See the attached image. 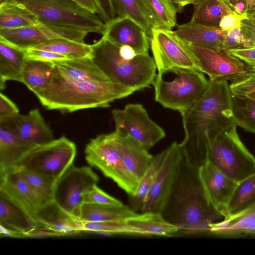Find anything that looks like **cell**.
Masks as SVG:
<instances>
[{
  "instance_id": "cell-31",
  "label": "cell",
  "mask_w": 255,
  "mask_h": 255,
  "mask_svg": "<svg viewBox=\"0 0 255 255\" xmlns=\"http://www.w3.org/2000/svg\"><path fill=\"white\" fill-rule=\"evenodd\" d=\"M39 22L26 8L9 0H0V29H16Z\"/></svg>"
},
{
  "instance_id": "cell-30",
  "label": "cell",
  "mask_w": 255,
  "mask_h": 255,
  "mask_svg": "<svg viewBox=\"0 0 255 255\" xmlns=\"http://www.w3.org/2000/svg\"><path fill=\"white\" fill-rule=\"evenodd\" d=\"M54 71L55 67L51 62L27 58L22 72V83L35 94L50 85Z\"/></svg>"
},
{
  "instance_id": "cell-60",
  "label": "cell",
  "mask_w": 255,
  "mask_h": 255,
  "mask_svg": "<svg viewBox=\"0 0 255 255\" xmlns=\"http://www.w3.org/2000/svg\"><path fill=\"white\" fill-rule=\"evenodd\" d=\"M235 0V3L238 1H242L245 3L244 0Z\"/></svg>"
},
{
  "instance_id": "cell-57",
  "label": "cell",
  "mask_w": 255,
  "mask_h": 255,
  "mask_svg": "<svg viewBox=\"0 0 255 255\" xmlns=\"http://www.w3.org/2000/svg\"><path fill=\"white\" fill-rule=\"evenodd\" d=\"M246 96H247L251 99L255 100V92L250 93L247 95Z\"/></svg>"
},
{
  "instance_id": "cell-38",
  "label": "cell",
  "mask_w": 255,
  "mask_h": 255,
  "mask_svg": "<svg viewBox=\"0 0 255 255\" xmlns=\"http://www.w3.org/2000/svg\"><path fill=\"white\" fill-rule=\"evenodd\" d=\"M232 107L235 125L255 134V100L232 94Z\"/></svg>"
},
{
  "instance_id": "cell-40",
  "label": "cell",
  "mask_w": 255,
  "mask_h": 255,
  "mask_svg": "<svg viewBox=\"0 0 255 255\" xmlns=\"http://www.w3.org/2000/svg\"><path fill=\"white\" fill-rule=\"evenodd\" d=\"M83 232L105 234L146 236L141 230L128 225L125 221L82 222Z\"/></svg>"
},
{
  "instance_id": "cell-23",
  "label": "cell",
  "mask_w": 255,
  "mask_h": 255,
  "mask_svg": "<svg viewBox=\"0 0 255 255\" xmlns=\"http://www.w3.org/2000/svg\"><path fill=\"white\" fill-rule=\"evenodd\" d=\"M51 62L57 73L68 80L111 82L91 56L57 60Z\"/></svg>"
},
{
  "instance_id": "cell-22",
  "label": "cell",
  "mask_w": 255,
  "mask_h": 255,
  "mask_svg": "<svg viewBox=\"0 0 255 255\" xmlns=\"http://www.w3.org/2000/svg\"><path fill=\"white\" fill-rule=\"evenodd\" d=\"M37 223L59 233L61 236L83 232L82 222L68 213L53 200L42 205L33 215Z\"/></svg>"
},
{
  "instance_id": "cell-58",
  "label": "cell",
  "mask_w": 255,
  "mask_h": 255,
  "mask_svg": "<svg viewBox=\"0 0 255 255\" xmlns=\"http://www.w3.org/2000/svg\"><path fill=\"white\" fill-rule=\"evenodd\" d=\"M162 0L164 2H165V3H166L167 4H168L171 6L175 7V6L173 3V2L171 1V0Z\"/></svg>"
},
{
  "instance_id": "cell-14",
  "label": "cell",
  "mask_w": 255,
  "mask_h": 255,
  "mask_svg": "<svg viewBox=\"0 0 255 255\" xmlns=\"http://www.w3.org/2000/svg\"><path fill=\"white\" fill-rule=\"evenodd\" d=\"M88 34V32L74 27L41 22L16 29H0V38L24 50L58 38L84 42Z\"/></svg>"
},
{
  "instance_id": "cell-33",
  "label": "cell",
  "mask_w": 255,
  "mask_h": 255,
  "mask_svg": "<svg viewBox=\"0 0 255 255\" xmlns=\"http://www.w3.org/2000/svg\"><path fill=\"white\" fill-rule=\"evenodd\" d=\"M194 7L190 22L209 27H219L222 17L233 12L223 0H203Z\"/></svg>"
},
{
  "instance_id": "cell-39",
  "label": "cell",
  "mask_w": 255,
  "mask_h": 255,
  "mask_svg": "<svg viewBox=\"0 0 255 255\" xmlns=\"http://www.w3.org/2000/svg\"><path fill=\"white\" fill-rule=\"evenodd\" d=\"M19 169L25 180L41 200L43 205L53 200L56 180L23 168Z\"/></svg>"
},
{
  "instance_id": "cell-50",
  "label": "cell",
  "mask_w": 255,
  "mask_h": 255,
  "mask_svg": "<svg viewBox=\"0 0 255 255\" xmlns=\"http://www.w3.org/2000/svg\"><path fill=\"white\" fill-rule=\"evenodd\" d=\"M60 235L57 232L45 226L37 224L35 227L25 234L24 238H46L59 237Z\"/></svg>"
},
{
  "instance_id": "cell-53",
  "label": "cell",
  "mask_w": 255,
  "mask_h": 255,
  "mask_svg": "<svg viewBox=\"0 0 255 255\" xmlns=\"http://www.w3.org/2000/svg\"><path fill=\"white\" fill-rule=\"evenodd\" d=\"M176 7L177 12H181L184 7L189 5H195L203 0H171Z\"/></svg>"
},
{
  "instance_id": "cell-12",
  "label": "cell",
  "mask_w": 255,
  "mask_h": 255,
  "mask_svg": "<svg viewBox=\"0 0 255 255\" xmlns=\"http://www.w3.org/2000/svg\"><path fill=\"white\" fill-rule=\"evenodd\" d=\"M182 42L193 55L199 71L207 74L210 80L233 83L249 75L246 64L228 50H214Z\"/></svg>"
},
{
  "instance_id": "cell-49",
  "label": "cell",
  "mask_w": 255,
  "mask_h": 255,
  "mask_svg": "<svg viewBox=\"0 0 255 255\" xmlns=\"http://www.w3.org/2000/svg\"><path fill=\"white\" fill-rule=\"evenodd\" d=\"M241 30L245 37L255 46V16H249L241 22Z\"/></svg>"
},
{
  "instance_id": "cell-51",
  "label": "cell",
  "mask_w": 255,
  "mask_h": 255,
  "mask_svg": "<svg viewBox=\"0 0 255 255\" xmlns=\"http://www.w3.org/2000/svg\"><path fill=\"white\" fill-rule=\"evenodd\" d=\"M92 13L99 15V9L95 0H72Z\"/></svg>"
},
{
  "instance_id": "cell-36",
  "label": "cell",
  "mask_w": 255,
  "mask_h": 255,
  "mask_svg": "<svg viewBox=\"0 0 255 255\" xmlns=\"http://www.w3.org/2000/svg\"><path fill=\"white\" fill-rule=\"evenodd\" d=\"M111 3L118 16L130 18L151 36L153 28L141 0H111Z\"/></svg>"
},
{
  "instance_id": "cell-59",
  "label": "cell",
  "mask_w": 255,
  "mask_h": 255,
  "mask_svg": "<svg viewBox=\"0 0 255 255\" xmlns=\"http://www.w3.org/2000/svg\"><path fill=\"white\" fill-rule=\"evenodd\" d=\"M249 16H255V8L249 13H248Z\"/></svg>"
},
{
  "instance_id": "cell-43",
  "label": "cell",
  "mask_w": 255,
  "mask_h": 255,
  "mask_svg": "<svg viewBox=\"0 0 255 255\" xmlns=\"http://www.w3.org/2000/svg\"><path fill=\"white\" fill-rule=\"evenodd\" d=\"M247 66L249 75L244 79L229 85L231 92L233 95L246 96L255 92V67Z\"/></svg>"
},
{
  "instance_id": "cell-41",
  "label": "cell",
  "mask_w": 255,
  "mask_h": 255,
  "mask_svg": "<svg viewBox=\"0 0 255 255\" xmlns=\"http://www.w3.org/2000/svg\"><path fill=\"white\" fill-rule=\"evenodd\" d=\"M83 202L117 206L123 204L121 201L99 188L97 184L94 185L84 194Z\"/></svg>"
},
{
  "instance_id": "cell-42",
  "label": "cell",
  "mask_w": 255,
  "mask_h": 255,
  "mask_svg": "<svg viewBox=\"0 0 255 255\" xmlns=\"http://www.w3.org/2000/svg\"><path fill=\"white\" fill-rule=\"evenodd\" d=\"M254 47L255 46L245 37L240 27L227 31L224 43V50L229 51Z\"/></svg>"
},
{
  "instance_id": "cell-25",
  "label": "cell",
  "mask_w": 255,
  "mask_h": 255,
  "mask_svg": "<svg viewBox=\"0 0 255 255\" xmlns=\"http://www.w3.org/2000/svg\"><path fill=\"white\" fill-rule=\"evenodd\" d=\"M33 147L0 126V177L18 169L20 160Z\"/></svg>"
},
{
  "instance_id": "cell-29",
  "label": "cell",
  "mask_w": 255,
  "mask_h": 255,
  "mask_svg": "<svg viewBox=\"0 0 255 255\" xmlns=\"http://www.w3.org/2000/svg\"><path fill=\"white\" fill-rule=\"evenodd\" d=\"M125 222L141 230L146 236L173 237L181 232L178 227L169 223L158 212L137 213L128 218Z\"/></svg>"
},
{
  "instance_id": "cell-34",
  "label": "cell",
  "mask_w": 255,
  "mask_h": 255,
  "mask_svg": "<svg viewBox=\"0 0 255 255\" xmlns=\"http://www.w3.org/2000/svg\"><path fill=\"white\" fill-rule=\"evenodd\" d=\"M255 205V173L238 183L228 204L227 218L238 215Z\"/></svg>"
},
{
  "instance_id": "cell-37",
  "label": "cell",
  "mask_w": 255,
  "mask_h": 255,
  "mask_svg": "<svg viewBox=\"0 0 255 255\" xmlns=\"http://www.w3.org/2000/svg\"><path fill=\"white\" fill-rule=\"evenodd\" d=\"M32 48L51 51L68 59L91 56L92 50L91 45L64 38L50 40Z\"/></svg>"
},
{
  "instance_id": "cell-27",
  "label": "cell",
  "mask_w": 255,
  "mask_h": 255,
  "mask_svg": "<svg viewBox=\"0 0 255 255\" xmlns=\"http://www.w3.org/2000/svg\"><path fill=\"white\" fill-rule=\"evenodd\" d=\"M137 213L124 204L117 206L83 202L77 217L81 222H87L125 221Z\"/></svg>"
},
{
  "instance_id": "cell-56",
  "label": "cell",
  "mask_w": 255,
  "mask_h": 255,
  "mask_svg": "<svg viewBox=\"0 0 255 255\" xmlns=\"http://www.w3.org/2000/svg\"><path fill=\"white\" fill-rule=\"evenodd\" d=\"M224 2L229 6L232 11H234V6L235 4V0H223Z\"/></svg>"
},
{
  "instance_id": "cell-18",
  "label": "cell",
  "mask_w": 255,
  "mask_h": 255,
  "mask_svg": "<svg viewBox=\"0 0 255 255\" xmlns=\"http://www.w3.org/2000/svg\"><path fill=\"white\" fill-rule=\"evenodd\" d=\"M106 25L103 38L118 46H128L137 53H148L150 38L130 18L117 16Z\"/></svg>"
},
{
  "instance_id": "cell-52",
  "label": "cell",
  "mask_w": 255,
  "mask_h": 255,
  "mask_svg": "<svg viewBox=\"0 0 255 255\" xmlns=\"http://www.w3.org/2000/svg\"><path fill=\"white\" fill-rule=\"evenodd\" d=\"M0 235L1 236L12 238H24V234L14 231L0 225Z\"/></svg>"
},
{
  "instance_id": "cell-26",
  "label": "cell",
  "mask_w": 255,
  "mask_h": 255,
  "mask_svg": "<svg viewBox=\"0 0 255 255\" xmlns=\"http://www.w3.org/2000/svg\"><path fill=\"white\" fill-rule=\"evenodd\" d=\"M209 233L226 237L255 236V205L238 215L211 224Z\"/></svg>"
},
{
  "instance_id": "cell-20",
  "label": "cell",
  "mask_w": 255,
  "mask_h": 255,
  "mask_svg": "<svg viewBox=\"0 0 255 255\" xmlns=\"http://www.w3.org/2000/svg\"><path fill=\"white\" fill-rule=\"evenodd\" d=\"M0 192L33 217L43 205L41 200L25 180L19 168L0 177Z\"/></svg>"
},
{
  "instance_id": "cell-54",
  "label": "cell",
  "mask_w": 255,
  "mask_h": 255,
  "mask_svg": "<svg viewBox=\"0 0 255 255\" xmlns=\"http://www.w3.org/2000/svg\"><path fill=\"white\" fill-rule=\"evenodd\" d=\"M246 5L244 2L238 1L236 2L234 6V11L238 14H242L245 12Z\"/></svg>"
},
{
  "instance_id": "cell-15",
  "label": "cell",
  "mask_w": 255,
  "mask_h": 255,
  "mask_svg": "<svg viewBox=\"0 0 255 255\" xmlns=\"http://www.w3.org/2000/svg\"><path fill=\"white\" fill-rule=\"evenodd\" d=\"M183 155L179 143L173 142L166 154L153 183L145 199L140 213H161L173 184Z\"/></svg>"
},
{
  "instance_id": "cell-6",
  "label": "cell",
  "mask_w": 255,
  "mask_h": 255,
  "mask_svg": "<svg viewBox=\"0 0 255 255\" xmlns=\"http://www.w3.org/2000/svg\"><path fill=\"white\" fill-rule=\"evenodd\" d=\"M172 81H164L162 75L156 74L152 85L155 100L164 108L178 111L181 115L192 108L202 98L209 81L204 73L193 70L180 69Z\"/></svg>"
},
{
  "instance_id": "cell-35",
  "label": "cell",
  "mask_w": 255,
  "mask_h": 255,
  "mask_svg": "<svg viewBox=\"0 0 255 255\" xmlns=\"http://www.w3.org/2000/svg\"><path fill=\"white\" fill-rule=\"evenodd\" d=\"M141 1L153 28L171 30L176 25L177 11L175 7L162 0Z\"/></svg>"
},
{
  "instance_id": "cell-17",
  "label": "cell",
  "mask_w": 255,
  "mask_h": 255,
  "mask_svg": "<svg viewBox=\"0 0 255 255\" xmlns=\"http://www.w3.org/2000/svg\"><path fill=\"white\" fill-rule=\"evenodd\" d=\"M199 172L209 201L224 219L227 218L228 204L238 183L222 172L210 161L200 167Z\"/></svg>"
},
{
  "instance_id": "cell-44",
  "label": "cell",
  "mask_w": 255,
  "mask_h": 255,
  "mask_svg": "<svg viewBox=\"0 0 255 255\" xmlns=\"http://www.w3.org/2000/svg\"><path fill=\"white\" fill-rule=\"evenodd\" d=\"M26 54L27 58L47 62L68 59L63 55L51 51L35 48L26 49Z\"/></svg>"
},
{
  "instance_id": "cell-1",
  "label": "cell",
  "mask_w": 255,
  "mask_h": 255,
  "mask_svg": "<svg viewBox=\"0 0 255 255\" xmlns=\"http://www.w3.org/2000/svg\"><path fill=\"white\" fill-rule=\"evenodd\" d=\"M209 81L208 88L199 101L181 115L185 136L179 145L184 160L198 168L209 161L212 140L226 129L236 126L228 81Z\"/></svg>"
},
{
  "instance_id": "cell-46",
  "label": "cell",
  "mask_w": 255,
  "mask_h": 255,
  "mask_svg": "<svg viewBox=\"0 0 255 255\" xmlns=\"http://www.w3.org/2000/svg\"><path fill=\"white\" fill-rule=\"evenodd\" d=\"M99 9V16L105 24L116 17L111 0H95Z\"/></svg>"
},
{
  "instance_id": "cell-10",
  "label": "cell",
  "mask_w": 255,
  "mask_h": 255,
  "mask_svg": "<svg viewBox=\"0 0 255 255\" xmlns=\"http://www.w3.org/2000/svg\"><path fill=\"white\" fill-rule=\"evenodd\" d=\"M115 131L123 133L148 150L165 136L163 129L149 117L140 104H129L112 111Z\"/></svg>"
},
{
  "instance_id": "cell-11",
  "label": "cell",
  "mask_w": 255,
  "mask_h": 255,
  "mask_svg": "<svg viewBox=\"0 0 255 255\" xmlns=\"http://www.w3.org/2000/svg\"><path fill=\"white\" fill-rule=\"evenodd\" d=\"M150 47L159 74L180 69L199 71L193 55L171 29L153 28Z\"/></svg>"
},
{
  "instance_id": "cell-8",
  "label": "cell",
  "mask_w": 255,
  "mask_h": 255,
  "mask_svg": "<svg viewBox=\"0 0 255 255\" xmlns=\"http://www.w3.org/2000/svg\"><path fill=\"white\" fill-rule=\"evenodd\" d=\"M76 152L75 143L62 136L32 147L20 160L18 168L51 177L57 181L73 165Z\"/></svg>"
},
{
  "instance_id": "cell-47",
  "label": "cell",
  "mask_w": 255,
  "mask_h": 255,
  "mask_svg": "<svg viewBox=\"0 0 255 255\" xmlns=\"http://www.w3.org/2000/svg\"><path fill=\"white\" fill-rule=\"evenodd\" d=\"M19 113L16 105L2 93H0V119Z\"/></svg>"
},
{
  "instance_id": "cell-3",
  "label": "cell",
  "mask_w": 255,
  "mask_h": 255,
  "mask_svg": "<svg viewBox=\"0 0 255 255\" xmlns=\"http://www.w3.org/2000/svg\"><path fill=\"white\" fill-rule=\"evenodd\" d=\"M134 92L111 82L71 81L61 77L55 69L50 85L36 93L41 105L63 113L95 108H107L111 103Z\"/></svg>"
},
{
  "instance_id": "cell-21",
  "label": "cell",
  "mask_w": 255,
  "mask_h": 255,
  "mask_svg": "<svg viewBox=\"0 0 255 255\" xmlns=\"http://www.w3.org/2000/svg\"><path fill=\"white\" fill-rule=\"evenodd\" d=\"M173 34L188 45L214 50H224L227 31L190 22L177 26Z\"/></svg>"
},
{
  "instance_id": "cell-16",
  "label": "cell",
  "mask_w": 255,
  "mask_h": 255,
  "mask_svg": "<svg viewBox=\"0 0 255 255\" xmlns=\"http://www.w3.org/2000/svg\"><path fill=\"white\" fill-rule=\"evenodd\" d=\"M0 126L21 140L34 146L48 143L54 139L53 133L38 109L26 115H16L0 119Z\"/></svg>"
},
{
  "instance_id": "cell-28",
  "label": "cell",
  "mask_w": 255,
  "mask_h": 255,
  "mask_svg": "<svg viewBox=\"0 0 255 255\" xmlns=\"http://www.w3.org/2000/svg\"><path fill=\"white\" fill-rule=\"evenodd\" d=\"M0 225L24 235L37 223L31 215L0 192Z\"/></svg>"
},
{
  "instance_id": "cell-5",
  "label": "cell",
  "mask_w": 255,
  "mask_h": 255,
  "mask_svg": "<svg viewBox=\"0 0 255 255\" xmlns=\"http://www.w3.org/2000/svg\"><path fill=\"white\" fill-rule=\"evenodd\" d=\"M29 10L40 22L74 27L103 35L106 24L72 0H9Z\"/></svg>"
},
{
  "instance_id": "cell-2",
  "label": "cell",
  "mask_w": 255,
  "mask_h": 255,
  "mask_svg": "<svg viewBox=\"0 0 255 255\" xmlns=\"http://www.w3.org/2000/svg\"><path fill=\"white\" fill-rule=\"evenodd\" d=\"M160 213L186 234L208 232L210 225L224 219L208 199L199 168L188 163L183 157Z\"/></svg>"
},
{
  "instance_id": "cell-13",
  "label": "cell",
  "mask_w": 255,
  "mask_h": 255,
  "mask_svg": "<svg viewBox=\"0 0 255 255\" xmlns=\"http://www.w3.org/2000/svg\"><path fill=\"white\" fill-rule=\"evenodd\" d=\"M99 181V177L90 167L72 165L57 180L53 201L65 211L78 218L84 194Z\"/></svg>"
},
{
  "instance_id": "cell-55",
  "label": "cell",
  "mask_w": 255,
  "mask_h": 255,
  "mask_svg": "<svg viewBox=\"0 0 255 255\" xmlns=\"http://www.w3.org/2000/svg\"><path fill=\"white\" fill-rule=\"evenodd\" d=\"M246 5L245 12L251 13L255 8V0H244Z\"/></svg>"
},
{
  "instance_id": "cell-24",
  "label": "cell",
  "mask_w": 255,
  "mask_h": 255,
  "mask_svg": "<svg viewBox=\"0 0 255 255\" xmlns=\"http://www.w3.org/2000/svg\"><path fill=\"white\" fill-rule=\"evenodd\" d=\"M27 59L26 50L0 38V89L12 80L22 83V72Z\"/></svg>"
},
{
  "instance_id": "cell-4",
  "label": "cell",
  "mask_w": 255,
  "mask_h": 255,
  "mask_svg": "<svg viewBox=\"0 0 255 255\" xmlns=\"http://www.w3.org/2000/svg\"><path fill=\"white\" fill-rule=\"evenodd\" d=\"M91 47L92 59L112 83L134 92L152 84L157 68L148 53H137L128 46H118L103 37Z\"/></svg>"
},
{
  "instance_id": "cell-19",
  "label": "cell",
  "mask_w": 255,
  "mask_h": 255,
  "mask_svg": "<svg viewBox=\"0 0 255 255\" xmlns=\"http://www.w3.org/2000/svg\"><path fill=\"white\" fill-rule=\"evenodd\" d=\"M106 136L127 169L138 182L149 166L153 155L123 133L115 130Z\"/></svg>"
},
{
  "instance_id": "cell-7",
  "label": "cell",
  "mask_w": 255,
  "mask_h": 255,
  "mask_svg": "<svg viewBox=\"0 0 255 255\" xmlns=\"http://www.w3.org/2000/svg\"><path fill=\"white\" fill-rule=\"evenodd\" d=\"M237 127L226 129L212 140L209 161L239 183L255 173V157L241 140Z\"/></svg>"
},
{
  "instance_id": "cell-9",
  "label": "cell",
  "mask_w": 255,
  "mask_h": 255,
  "mask_svg": "<svg viewBox=\"0 0 255 255\" xmlns=\"http://www.w3.org/2000/svg\"><path fill=\"white\" fill-rule=\"evenodd\" d=\"M85 154V159L91 166L100 170L128 195L134 192L138 182L126 167L106 134L91 139L86 145Z\"/></svg>"
},
{
  "instance_id": "cell-45",
  "label": "cell",
  "mask_w": 255,
  "mask_h": 255,
  "mask_svg": "<svg viewBox=\"0 0 255 255\" xmlns=\"http://www.w3.org/2000/svg\"><path fill=\"white\" fill-rule=\"evenodd\" d=\"M248 18V14L246 12L240 14L231 12L222 17L219 23V27L225 31L240 27L242 20Z\"/></svg>"
},
{
  "instance_id": "cell-48",
  "label": "cell",
  "mask_w": 255,
  "mask_h": 255,
  "mask_svg": "<svg viewBox=\"0 0 255 255\" xmlns=\"http://www.w3.org/2000/svg\"><path fill=\"white\" fill-rule=\"evenodd\" d=\"M246 65L255 67V47L249 48L233 49L228 51Z\"/></svg>"
},
{
  "instance_id": "cell-32",
  "label": "cell",
  "mask_w": 255,
  "mask_h": 255,
  "mask_svg": "<svg viewBox=\"0 0 255 255\" xmlns=\"http://www.w3.org/2000/svg\"><path fill=\"white\" fill-rule=\"evenodd\" d=\"M166 154V149L153 156L146 171L138 182L134 192L128 195V206L134 212L141 211L145 199L153 183Z\"/></svg>"
}]
</instances>
